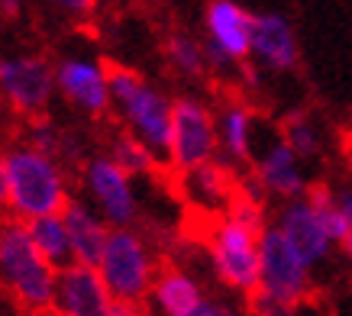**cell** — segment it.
I'll return each mask as SVG.
<instances>
[{
	"mask_svg": "<svg viewBox=\"0 0 352 316\" xmlns=\"http://www.w3.org/2000/svg\"><path fill=\"white\" fill-rule=\"evenodd\" d=\"M58 268L43 258L30 236V223L16 216L0 220V287L20 316H52Z\"/></svg>",
	"mask_w": 352,
	"mask_h": 316,
	"instance_id": "obj_1",
	"label": "cell"
},
{
	"mask_svg": "<svg viewBox=\"0 0 352 316\" xmlns=\"http://www.w3.org/2000/svg\"><path fill=\"white\" fill-rule=\"evenodd\" d=\"M7 168V213L16 220H39L62 213L72 201V181L58 158L45 155L30 142H13L3 148Z\"/></svg>",
	"mask_w": 352,
	"mask_h": 316,
	"instance_id": "obj_2",
	"label": "cell"
},
{
	"mask_svg": "<svg viewBox=\"0 0 352 316\" xmlns=\"http://www.w3.org/2000/svg\"><path fill=\"white\" fill-rule=\"evenodd\" d=\"M258 236H262V229H252L249 223L223 213L210 223V232L204 239L217 281L245 300H252L258 294V278H262Z\"/></svg>",
	"mask_w": 352,
	"mask_h": 316,
	"instance_id": "obj_3",
	"label": "cell"
},
{
	"mask_svg": "<svg viewBox=\"0 0 352 316\" xmlns=\"http://www.w3.org/2000/svg\"><path fill=\"white\" fill-rule=\"evenodd\" d=\"M97 271L104 278L113 300H133L149 304V291L159 271V258L152 252V242L136 226H113L100 255Z\"/></svg>",
	"mask_w": 352,
	"mask_h": 316,
	"instance_id": "obj_4",
	"label": "cell"
},
{
	"mask_svg": "<svg viewBox=\"0 0 352 316\" xmlns=\"http://www.w3.org/2000/svg\"><path fill=\"white\" fill-rule=\"evenodd\" d=\"M258 264H262V278H258L256 297L285 306L291 313L314 297V278H310L314 268L300 258L298 249L275 223H268L258 236Z\"/></svg>",
	"mask_w": 352,
	"mask_h": 316,
	"instance_id": "obj_5",
	"label": "cell"
},
{
	"mask_svg": "<svg viewBox=\"0 0 352 316\" xmlns=\"http://www.w3.org/2000/svg\"><path fill=\"white\" fill-rule=\"evenodd\" d=\"M217 155H220V136H217L214 110L201 97H171V178H182L188 171L214 161Z\"/></svg>",
	"mask_w": 352,
	"mask_h": 316,
	"instance_id": "obj_6",
	"label": "cell"
},
{
	"mask_svg": "<svg viewBox=\"0 0 352 316\" xmlns=\"http://www.w3.org/2000/svg\"><path fill=\"white\" fill-rule=\"evenodd\" d=\"M55 65L45 55H13L0 62V100L23 120L43 116L52 104Z\"/></svg>",
	"mask_w": 352,
	"mask_h": 316,
	"instance_id": "obj_7",
	"label": "cell"
},
{
	"mask_svg": "<svg viewBox=\"0 0 352 316\" xmlns=\"http://www.w3.org/2000/svg\"><path fill=\"white\" fill-rule=\"evenodd\" d=\"M78 171H81V184H85L91 203H94L97 213L110 226H136L139 201H136V190H133V178L120 168L107 152L87 155V161Z\"/></svg>",
	"mask_w": 352,
	"mask_h": 316,
	"instance_id": "obj_8",
	"label": "cell"
},
{
	"mask_svg": "<svg viewBox=\"0 0 352 316\" xmlns=\"http://www.w3.org/2000/svg\"><path fill=\"white\" fill-rule=\"evenodd\" d=\"M55 91L87 120H104L113 110L107 65L94 58H62L55 65Z\"/></svg>",
	"mask_w": 352,
	"mask_h": 316,
	"instance_id": "obj_9",
	"label": "cell"
},
{
	"mask_svg": "<svg viewBox=\"0 0 352 316\" xmlns=\"http://www.w3.org/2000/svg\"><path fill=\"white\" fill-rule=\"evenodd\" d=\"M123 129H129L136 139H142L168 168V146H171V97L162 94L159 87L142 81L139 91L126 104L117 106Z\"/></svg>",
	"mask_w": 352,
	"mask_h": 316,
	"instance_id": "obj_10",
	"label": "cell"
},
{
	"mask_svg": "<svg viewBox=\"0 0 352 316\" xmlns=\"http://www.w3.org/2000/svg\"><path fill=\"white\" fill-rule=\"evenodd\" d=\"M55 316H113V294L94 264L72 262L58 268Z\"/></svg>",
	"mask_w": 352,
	"mask_h": 316,
	"instance_id": "obj_11",
	"label": "cell"
},
{
	"mask_svg": "<svg viewBox=\"0 0 352 316\" xmlns=\"http://www.w3.org/2000/svg\"><path fill=\"white\" fill-rule=\"evenodd\" d=\"M249 62L275 74L294 71L300 65L298 32L285 13H252V55Z\"/></svg>",
	"mask_w": 352,
	"mask_h": 316,
	"instance_id": "obj_12",
	"label": "cell"
},
{
	"mask_svg": "<svg viewBox=\"0 0 352 316\" xmlns=\"http://www.w3.org/2000/svg\"><path fill=\"white\" fill-rule=\"evenodd\" d=\"M207 43L217 45L230 62L243 65L252 55V13L236 0H210L204 10Z\"/></svg>",
	"mask_w": 352,
	"mask_h": 316,
	"instance_id": "obj_13",
	"label": "cell"
},
{
	"mask_svg": "<svg viewBox=\"0 0 352 316\" xmlns=\"http://www.w3.org/2000/svg\"><path fill=\"white\" fill-rule=\"evenodd\" d=\"M278 229L288 236V242L298 249V255L314 268L330 258L333 252V239L323 229L317 210L307 203V197H294V201H285L281 213H278Z\"/></svg>",
	"mask_w": 352,
	"mask_h": 316,
	"instance_id": "obj_14",
	"label": "cell"
},
{
	"mask_svg": "<svg viewBox=\"0 0 352 316\" xmlns=\"http://www.w3.org/2000/svg\"><path fill=\"white\" fill-rule=\"evenodd\" d=\"M204 300H207V294H204L201 281L188 268H182V264H175V262L159 264L152 291H149V304L162 316H191Z\"/></svg>",
	"mask_w": 352,
	"mask_h": 316,
	"instance_id": "obj_15",
	"label": "cell"
},
{
	"mask_svg": "<svg viewBox=\"0 0 352 316\" xmlns=\"http://www.w3.org/2000/svg\"><path fill=\"white\" fill-rule=\"evenodd\" d=\"M256 178L265 188V194H272L278 201H294V197H304V190H307V178L300 171V158L285 139H275L258 155Z\"/></svg>",
	"mask_w": 352,
	"mask_h": 316,
	"instance_id": "obj_16",
	"label": "cell"
},
{
	"mask_svg": "<svg viewBox=\"0 0 352 316\" xmlns=\"http://www.w3.org/2000/svg\"><path fill=\"white\" fill-rule=\"evenodd\" d=\"M62 220H65V229H68V239H72V252H75V262L81 264H100V255H104V245H107V236H110V226L100 213H97L94 203L87 201H72L65 203L62 210Z\"/></svg>",
	"mask_w": 352,
	"mask_h": 316,
	"instance_id": "obj_17",
	"label": "cell"
},
{
	"mask_svg": "<svg viewBox=\"0 0 352 316\" xmlns=\"http://www.w3.org/2000/svg\"><path fill=\"white\" fill-rule=\"evenodd\" d=\"M252 126L256 113L243 100H226L217 116V136H220V155L226 165H249L252 161Z\"/></svg>",
	"mask_w": 352,
	"mask_h": 316,
	"instance_id": "obj_18",
	"label": "cell"
},
{
	"mask_svg": "<svg viewBox=\"0 0 352 316\" xmlns=\"http://www.w3.org/2000/svg\"><path fill=\"white\" fill-rule=\"evenodd\" d=\"M178 181L191 190L204 207H223V210H226V203H230V197L236 194V188H239V181L233 174V165H226L220 155L214 161L201 165V168L182 174Z\"/></svg>",
	"mask_w": 352,
	"mask_h": 316,
	"instance_id": "obj_19",
	"label": "cell"
},
{
	"mask_svg": "<svg viewBox=\"0 0 352 316\" xmlns=\"http://www.w3.org/2000/svg\"><path fill=\"white\" fill-rule=\"evenodd\" d=\"M107 155L117 161L120 168L126 171L129 178H159L165 168V161H162L155 152H152L142 139H136L129 129H117L107 142Z\"/></svg>",
	"mask_w": 352,
	"mask_h": 316,
	"instance_id": "obj_20",
	"label": "cell"
},
{
	"mask_svg": "<svg viewBox=\"0 0 352 316\" xmlns=\"http://www.w3.org/2000/svg\"><path fill=\"white\" fill-rule=\"evenodd\" d=\"M165 62L178 78H188V81H201L207 78V52H204V43L194 39L191 32L175 30L168 32L165 39Z\"/></svg>",
	"mask_w": 352,
	"mask_h": 316,
	"instance_id": "obj_21",
	"label": "cell"
},
{
	"mask_svg": "<svg viewBox=\"0 0 352 316\" xmlns=\"http://www.w3.org/2000/svg\"><path fill=\"white\" fill-rule=\"evenodd\" d=\"M30 236H32V242H36V249L43 252V258L52 264V268H65V264L75 262L72 239H68V229H65L62 213L30 220Z\"/></svg>",
	"mask_w": 352,
	"mask_h": 316,
	"instance_id": "obj_22",
	"label": "cell"
},
{
	"mask_svg": "<svg viewBox=\"0 0 352 316\" xmlns=\"http://www.w3.org/2000/svg\"><path fill=\"white\" fill-rule=\"evenodd\" d=\"M304 197H307V203L317 210V216H320L323 229H327V236L333 239V245L346 242L352 226H349V220H346V213H342V207H340V194L330 188V181H307Z\"/></svg>",
	"mask_w": 352,
	"mask_h": 316,
	"instance_id": "obj_23",
	"label": "cell"
},
{
	"mask_svg": "<svg viewBox=\"0 0 352 316\" xmlns=\"http://www.w3.org/2000/svg\"><path fill=\"white\" fill-rule=\"evenodd\" d=\"M281 139L288 142L298 158H317L323 148V139H320V129L314 123V116L307 110H291L285 120H281Z\"/></svg>",
	"mask_w": 352,
	"mask_h": 316,
	"instance_id": "obj_24",
	"label": "cell"
},
{
	"mask_svg": "<svg viewBox=\"0 0 352 316\" xmlns=\"http://www.w3.org/2000/svg\"><path fill=\"white\" fill-rule=\"evenodd\" d=\"M104 65H107V81H110V97H113V106L126 104L129 97L139 91V84H142L146 78H142L136 68L120 65V62H110V58H104Z\"/></svg>",
	"mask_w": 352,
	"mask_h": 316,
	"instance_id": "obj_25",
	"label": "cell"
},
{
	"mask_svg": "<svg viewBox=\"0 0 352 316\" xmlns=\"http://www.w3.org/2000/svg\"><path fill=\"white\" fill-rule=\"evenodd\" d=\"M49 3L68 20H91L97 13V0H49Z\"/></svg>",
	"mask_w": 352,
	"mask_h": 316,
	"instance_id": "obj_26",
	"label": "cell"
},
{
	"mask_svg": "<svg viewBox=\"0 0 352 316\" xmlns=\"http://www.w3.org/2000/svg\"><path fill=\"white\" fill-rule=\"evenodd\" d=\"M191 316H252V313H249V310H239V306H233V304H226V300H210V297H207Z\"/></svg>",
	"mask_w": 352,
	"mask_h": 316,
	"instance_id": "obj_27",
	"label": "cell"
},
{
	"mask_svg": "<svg viewBox=\"0 0 352 316\" xmlns=\"http://www.w3.org/2000/svg\"><path fill=\"white\" fill-rule=\"evenodd\" d=\"M26 0H0V16L3 20H20Z\"/></svg>",
	"mask_w": 352,
	"mask_h": 316,
	"instance_id": "obj_28",
	"label": "cell"
},
{
	"mask_svg": "<svg viewBox=\"0 0 352 316\" xmlns=\"http://www.w3.org/2000/svg\"><path fill=\"white\" fill-rule=\"evenodd\" d=\"M0 210H7V168H3V148H0Z\"/></svg>",
	"mask_w": 352,
	"mask_h": 316,
	"instance_id": "obj_29",
	"label": "cell"
},
{
	"mask_svg": "<svg viewBox=\"0 0 352 316\" xmlns=\"http://www.w3.org/2000/svg\"><path fill=\"white\" fill-rule=\"evenodd\" d=\"M340 207H342V213H346V220H349V226H352V188H346L340 194Z\"/></svg>",
	"mask_w": 352,
	"mask_h": 316,
	"instance_id": "obj_30",
	"label": "cell"
},
{
	"mask_svg": "<svg viewBox=\"0 0 352 316\" xmlns=\"http://www.w3.org/2000/svg\"><path fill=\"white\" fill-rule=\"evenodd\" d=\"M7 313H16V306H13V300L3 294V287H0V316H7ZM16 316H20V313H16Z\"/></svg>",
	"mask_w": 352,
	"mask_h": 316,
	"instance_id": "obj_31",
	"label": "cell"
},
{
	"mask_svg": "<svg viewBox=\"0 0 352 316\" xmlns=\"http://www.w3.org/2000/svg\"><path fill=\"white\" fill-rule=\"evenodd\" d=\"M342 249H346V255H349V258H352V232H349V239L342 242Z\"/></svg>",
	"mask_w": 352,
	"mask_h": 316,
	"instance_id": "obj_32",
	"label": "cell"
},
{
	"mask_svg": "<svg viewBox=\"0 0 352 316\" xmlns=\"http://www.w3.org/2000/svg\"><path fill=\"white\" fill-rule=\"evenodd\" d=\"M349 188H352V165H349Z\"/></svg>",
	"mask_w": 352,
	"mask_h": 316,
	"instance_id": "obj_33",
	"label": "cell"
},
{
	"mask_svg": "<svg viewBox=\"0 0 352 316\" xmlns=\"http://www.w3.org/2000/svg\"><path fill=\"white\" fill-rule=\"evenodd\" d=\"M278 316H291V313H278Z\"/></svg>",
	"mask_w": 352,
	"mask_h": 316,
	"instance_id": "obj_34",
	"label": "cell"
}]
</instances>
